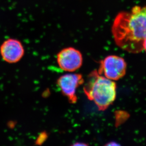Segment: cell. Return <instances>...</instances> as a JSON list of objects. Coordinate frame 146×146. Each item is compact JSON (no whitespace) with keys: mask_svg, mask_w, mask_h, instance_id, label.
<instances>
[{"mask_svg":"<svg viewBox=\"0 0 146 146\" xmlns=\"http://www.w3.org/2000/svg\"><path fill=\"white\" fill-rule=\"evenodd\" d=\"M112 33L120 48L133 54L141 52L146 38V5L135 6L130 11L118 13L112 25Z\"/></svg>","mask_w":146,"mask_h":146,"instance_id":"obj_1","label":"cell"},{"mask_svg":"<svg viewBox=\"0 0 146 146\" xmlns=\"http://www.w3.org/2000/svg\"><path fill=\"white\" fill-rule=\"evenodd\" d=\"M83 89L88 98L95 103L99 110H106L115 100V83L100 74L98 70L90 73Z\"/></svg>","mask_w":146,"mask_h":146,"instance_id":"obj_2","label":"cell"},{"mask_svg":"<svg viewBox=\"0 0 146 146\" xmlns=\"http://www.w3.org/2000/svg\"><path fill=\"white\" fill-rule=\"evenodd\" d=\"M127 64L124 59L117 55H109L101 61L98 72L112 80H117L125 75Z\"/></svg>","mask_w":146,"mask_h":146,"instance_id":"obj_3","label":"cell"},{"mask_svg":"<svg viewBox=\"0 0 146 146\" xmlns=\"http://www.w3.org/2000/svg\"><path fill=\"white\" fill-rule=\"evenodd\" d=\"M84 82L82 75L77 73L62 75L57 80V85L61 92L71 104L76 103L77 101L76 91Z\"/></svg>","mask_w":146,"mask_h":146,"instance_id":"obj_4","label":"cell"},{"mask_svg":"<svg viewBox=\"0 0 146 146\" xmlns=\"http://www.w3.org/2000/svg\"><path fill=\"white\" fill-rule=\"evenodd\" d=\"M56 61L62 70L72 72L81 67L82 55L78 50L72 47H66L57 54Z\"/></svg>","mask_w":146,"mask_h":146,"instance_id":"obj_5","label":"cell"},{"mask_svg":"<svg viewBox=\"0 0 146 146\" xmlns=\"http://www.w3.org/2000/svg\"><path fill=\"white\" fill-rule=\"evenodd\" d=\"M0 54L5 62L16 64L23 57L25 49L19 40L15 38L8 39L0 46Z\"/></svg>","mask_w":146,"mask_h":146,"instance_id":"obj_6","label":"cell"},{"mask_svg":"<svg viewBox=\"0 0 146 146\" xmlns=\"http://www.w3.org/2000/svg\"><path fill=\"white\" fill-rule=\"evenodd\" d=\"M106 146H114V145H119V144H117V143H115V142H111L110 143H108L107 144H106Z\"/></svg>","mask_w":146,"mask_h":146,"instance_id":"obj_7","label":"cell"},{"mask_svg":"<svg viewBox=\"0 0 146 146\" xmlns=\"http://www.w3.org/2000/svg\"><path fill=\"white\" fill-rule=\"evenodd\" d=\"M143 49L146 52V38L144 40L143 43Z\"/></svg>","mask_w":146,"mask_h":146,"instance_id":"obj_8","label":"cell"},{"mask_svg":"<svg viewBox=\"0 0 146 146\" xmlns=\"http://www.w3.org/2000/svg\"><path fill=\"white\" fill-rule=\"evenodd\" d=\"M87 146V144L86 143H77L74 144L73 146Z\"/></svg>","mask_w":146,"mask_h":146,"instance_id":"obj_9","label":"cell"}]
</instances>
